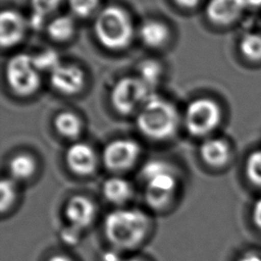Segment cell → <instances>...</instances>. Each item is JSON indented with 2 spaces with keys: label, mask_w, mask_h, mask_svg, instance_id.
Masks as SVG:
<instances>
[{
  "label": "cell",
  "mask_w": 261,
  "mask_h": 261,
  "mask_svg": "<svg viewBox=\"0 0 261 261\" xmlns=\"http://www.w3.org/2000/svg\"><path fill=\"white\" fill-rule=\"evenodd\" d=\"M34 14L46 18L50 13L55 11L62 0H30Z\"/></svg>",
  "instance_id": "26"
},
{
  "label": "cell",
  "mask_w": 261,
  "mask_h": 261,
  "mask_svg": "<svg viewBox=\"0 0 261 261\" xmlns=\"http://www.w3.org/2000/svg\"><path fill=\"white\" fill-rule=\"evenodd\" d=\"M152 94L150 88L139 76H125L114 85L110 100L118 113L126 115L139 111Z\"/></svg>",
  "instance_id": "5"
},
{
  "label": "cell",
  "mask_w": 261,
  "mask_h": 261,
  "mask_svg": "<svg viewBox=\"0 0 261 261\" xmlns=\"http://www.w3.org/2000/svg\"><path fill=\"white\" fill-rule=\"evenodd\" d=\"M238 261H261V254L255 251H249L242 254Z\"/></svg>",
  "instance_id": "28"
},
{
  "label": "cell",
  "mask_w": 261,
  "mask_h": 261,
  "mask_svg": "<svg viewBox=\"0 0 261 261\" xmlns=\"http://www.w3.org/2000/svg\"><path fill=\"white\" fill-rule=\"evenodd\" d=\"M94 33L99 43L110 50H121L129 45L134 27L126 11L118 6H107L96 16Z\"/></svg>",
  "instance_id": "3"
},
{
  "label": "cell",
  "mask_w": 261,
  "mask_h": 261,
  "mask_svg": "<svg viewBox=\"0 0 261 261\" xmlns=\"http://www.w3.org/2000/svg\"><path fill=\"white\" fill-rule=\"evenodd\" d=\"M179 6L185 8H192L197 6L201 0H174Z\"/></svg>",
  "instance_id": "29"
},
{
  "label": "cell",
  "mask_w": 261,
  "mask_h": 261,
  "mask_svg": "<svg viewBox=\"0 0 261 261\" xmlns=\"http://www.w3.org/2000/svg\"><path fill=\"white\" fill-rule=\"evenodd\" d=\"M99 0H67L71 12L80 17H87L92 14L98 6Z\"/></svg>",
  "instance_id": "24"
},
{
  "label": "cell",
  "mask_w": 261,
  "mask_h": 261,
  "mask_svg": "<svg viewBox=\"0 0 261 261\" xmlns=\"http://www.w3.org/2000/svg\"><path fill=\"white\" fill-rule=\"evenodd\" d=\"M240 50L249 60H261V34L251 32L245 34L240 41Z\"/></svg>",
  "instance_id": "20"
},
{
  "label": "cell",
  "mask_w": 261,
  "mask_h": 261,
  "mask_svg": "<svg viewBox=\"0 0 261 261\" xmlns=\"http://www.w3.org/2000/svg\"><path fill=\"white\" fill-rule=\"evenodd\" d=\"M104 197L111 203L121 205L133 197V187L124 178L113 176L106 179L102 187Z\"/></svg>",
  "instance_id": "15"
},
{
  "label": "cell",
  "mask_w": 261,
  "mask_h": 261,
  "mask_svg": "<svg viewBox=\"0 0 261 261\" xmlns=\"http://www.w3.org/2000/svg\"><path fill=\"white\" fill-rule=\"evenodd\" d=\"M245 173L249 181L257 188H261V149L252 152L245 164Z\"/></svg>",
  "instance_id": "21"
},
{
  "label": "cell",
  "mask_w": 261,
  "mask_h": 261,
  "mask_svg": "<svg viewBox=\"0 0 261 261\" xmlns=\"http://www.w3.org/2000/svg\"><path fill=\"white\" fill-rule=\"evenodd\" d=\"M32 59L34 65L39 71L51 72L60 64L58 53L50 48L32 56Z\"/></svg>",
  "instance_id": "22"
},
{
  "label": "cell",
  "mask_w": 261,
  "mask_h": 261,
  "mask_svg": "<svg viewBox=\"0 0 261 261\" xmlns=\"http://www.w3.org/2000/svg\"><path fill=\"white\" fill-rule=\"evenodd\" d=\"M27 21L23 16L13 10L5 9L0 15V41L3 48L18 44L24 36Z\"/></svg>",
  "instance_id": "11"
},
{
  "label": "cell",
  "mask_w": 261,
  "mask_h": 261,
  "mask_svg": "<svg viewBox=\"0 0 261 261\" xmlns=\"http://www.w3.org/2000/svg\"><path fill=\"white\" fill-rule=\"evenodd\" d=\"M200 155L208 165L220 167L228 162L230 158V147L222 139L209 138L202 143Z\"/></svg>",
  "instance_id": "14"
},
{
  "label": "cell",
  "mask_w": 261,
  "mask_h": 261,
  "mask_svg": "<svg viewBox=\"0 0 261 261\" xmlns=\"http://www.w3.org/2000/svg\"><path fill=\"white\" fill-rule=\"evenodd\" d=\"M248 9V0H209L206 15L215 24L227 25L238 20Z\"/></svg>",
  "instance_id": "10"
},
{
  "label": "cell",
  "mask_w": 261,
  "mask_h": 261,
  "mask_svg": "<svg viewBox=\"0 0 261 261\" xmlns=\"http://www.w3.org/2000/svg\"><path fill=\"white\" fill-rule=\"evenodd\" d=\"M149 218L138 209H117L104 222L108 241L117 248L129 249L141 243L148 231Z\"/></svg>",
  "instance_id": "2"
},
{
  "label": "cell",
  "mask_w": 261,
  "mask_h": 261,
  "mask_svg": "<svg viewBox=\"0 0 261 261\" xmlns=\"http://www.w3.org/2000/svg\"><path fill=\"white\" fill-rule=\"evenodd\" d=\"M140 146L130 139H117L108 143L102 154L105 166L112 171L130 168L140 156Z\"/></svg>",
  "instance_id": "8"
},
{
  "label": "cell",
  "mask_w": 261,
  "mask_h": 261,
  "mask_svg": "<svg viewBox=\"0 0 261 261\" xmlns=\"http://www.w3.org/2000/svg\"><path fill=\"white\" fill-rule=\"evenodd\" d=\"M249 9H257L261 7V0H248Z\"/></svg>",
  "instance_id": "30"
},
{
  "label": "cell",
  "mask_w": 261,
  "mask_h": 261,
  "mask_svg": "<svg viewBox=\"0 0 261 261\" xmlns=\"http://www.w3.org/2000/svg\"><path fill=\"white\" fill-rule=\"evenodd\" d=\"M96 214L95 204L85 196L71 197L65 206V217L74 229L89 226Z\"/></svg>",
  "instance_id": "13"
},
{
  "label": "cell",
  "mask_w": 261,
  "mask_h": 261,
  "mask_svg": "<svg viewBox=\"0 0 261 261\" xmlns=\"http://www.w3.org/2000/svg\"><path fill=\"white\" fill-rule=\"evenodd\" d=\"M179 122L175 106L168 100L152 94L138 111L140 132L152 140H165L174 135Z\"/></svg>",
  "instance_id": "1"
},
{
  "label": "cell",
  "mask_w": 261,
  "mask_h": 261,
  "mask_svg": "<svg viewBox=\"0 0 261 261\" xmlns=\"http://www.w3.org/2000/svg\"><path fill=\"white\" fill-rule=\"evenodd\" d=\"M221 121V109L210 98H198L189 103L185 113L186 126L190 134L202 137L214 130Z\"/></svg>",
  "instance_id": "7"
},
{
  "label": "cell",
  "mask_w": 261,
  "mask_h": 261,
  "mask_svg": "<svg viewBox=\"0 0 261 261\" xmlns=\"http://www.w3.org/2000/svg\"><path fill=\"white\" fill-rule=\"evenodd\" d=\"M48 36L57 42H64L69 40L75 31V23L69 15H58L52 18L47 27Z\"/></svg>",
  "instance_id": "17"
},
{
  "label": "cell",
  "mask_w": 261,
  "mask_h": 261,
  "mask_svg": "<svg viewBox=\"0 0 261 261\" xmlns=\"http://www.w3.org/2000/svg\"><path fill=\"white\" fill-rule=\"evenodd\" d=\"M36 170V162L29 154H18L9 162V172L14 180L29 178Z\"/></svg>",
  "instance_id": "19"
},
{
  "label": "cell",
  "mask_w": 261,
  "mask_h": 261,
  "mask_svg": "<svg viewBox=\"0 0 261 261\" xmlns=\"http://www.w3.org/2000/svg\"><path fill=\"white\" fill-rule=\"evenodd\" d=\"M51 86L59 93L73 95L79 93L85 85V73L75 64H59L50 72Z\"/></svg>",
  "instance_id": "9"
},
{
  "label": "cell",
  "mask_w": 261,
  "mask_h": 261,
  "mask_svg": "<svg viewBox=\"0 0 261 261\" xmlns=\"http://www.w3.org/2000/svg\"><path fill=\"white\" fill-rule=\"evenodd\" d=\"M54 126L62 137L67 139H76L83 129L81 118L69 111L58 113L54 118Z\"/></svg>",
  "instance_id": "18"
},
{
  "label": "cell",
  "mask_w": 261,
  "mask_h": 261,
  "mask_svg": "<svg viewBox=\"0 0 261 261\" xmlns=\"http://www.w3.org/2000/svg\"><path fill=\"white\" fill-rule=\"evenodd\" d=\"M162 70L158 62L154 60H146L139 66V77L151 89L158 84Z\"/></svg>",
  "instance_id": "23"
},
{
  "label": "cell",
  "mask_w": 261,
  "mask_h": 261,
  "mask_svg": "<svg viewBox=\"0 0 261 261\" xmlns=\"http://www.w3.org/2000/svg\"><path fill=\"white\" fill-rule=\"evenodd\" d=\"M48 261H71V260L64 255H54Z\"/></svg>",
  "instance_id": "31"
},
{
  "label": "cell",
  "mask_w": 261,
  "mask_h": 261,
  "mask_svg": "<svg viewBox=\"0 0 261 261\" xmlns=\"http://www.w3.org/2000/svg\"><path fill=\"white\" fill-rule=\"evenodd\" d=\"M120 261H142V260L137 259V258H128V259H123V260H120Z\"/></svg>",
  "instance_id": "32"
},
{
  "label": "cell",
  "mask_w": 261,
  "mask_h": 261,
  "mask_svg": "<svg viewBox=\"0 0 261 261\" xmlns=\"http://www.w3.org/2000/svg\"><path fill=\"white\" fill-rule=\"evenodd\" d=\"M6 80L10 89L19 96L34 94L40 87V71L34 65L31 55L18 53L6 65Z\"/></svg>",
  "instance_id": "6"
},
{
  "label": "cell",
  "mask_w": 261,
  "mask_h": 261,
  "mask_svg": "<svg viewBox=\"0 0 261 261\" xmlns=\"http://www.w3.org/2000/svg\"><path fill=\"white\" fill-rule=\"evenodd\" d=\"M0 193H1V200H0L1 211L4 212L6 209L9 208V206L12 204V202L15 199L14 179H12V178H3L1 180Z\"/></svg>",
  "instance_id": "25"
},
{
  "label": "cell",
  "mask_w": 261,
  "mask_h": 261,
  "mask_svg": "<svg viewBox=\"0 0 261 261\" xmlns=\"http://www.w3.org/2000/svg\"><path fill=\"white\" fill-rule=\"evenodd\" d=\"M141 176L145 181L146 202L155 209L164 207L173 197L177 187L172 167L163 161H149L143 166Z\"/></svg>",
  "instance_id": "4"
},
{
  "label": "cell",
  "mask_w": 261,
  "mask_h": 261,
  "mask_svg": "<svg viewBox=\"0 0 261 261\" xmlns=\"http://www.w3.org/2000/svg\"><path fill=\"white\" fill-rule=\"evenodd\" d=\"M67 166L76 174H91L97 166V155L94 149L85 143H74L66 151Z\"/></svg>",
  "instance_id": "12"
},
{
  "label": "cell",
  "mask_w": 261,
  "mask_h": 261,
  "mask_svg": "<svg viewBox=\"0 0 261 261\" xmlns=\"http://www.w3.org/2000/svg\"><path fill=\"white\" fill-rule=\"evenodd\" d=\"M252 219L256 227L261 230V197L256 200L252 208Z\"/></svg>",
  "instance_id": "27"
},
{
  "label": "cell",
  "mask_w": 261,
  "mask_h": 261,
  "mask_svg": "<svg viewBox=\"0 0 261 261\" xmlns=\"http://www.w3.org/2000/svg\"><path fill=\"white\" fill-rule=\"evenodd\" d=\"M139 36L142 42L151 48L162 46L169 37L168 28L161 21L147 20L139 30Z\"/></svg>",
  "instance_id": "16"
}]
</instances>
